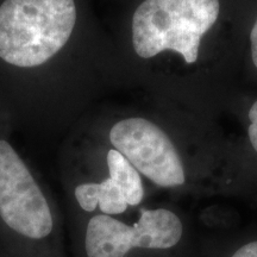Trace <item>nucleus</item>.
<instances>
[{"label":"nucleus","instance_id":"nucleus-9","mask_svg":"<svg viewBox=\"0 0 257 257\" xmlns=\"http://www.w3.org/2000/svg\"><path fill=\"white\" fill-rule=\"evenodd\" d=\"M232 257H257V240L242 246L233 253Z\"/></svg>","mask_w":257,"mask_h":257},{"label":"nucleus","instance_id":"nucleus-1","mask_svg":"<svg viewBox=\"0 0 257 257\" xmlns=\"http://www.w3.org/2000/svg\"><path fill=\"white\" fill-rule=\"evenodd\" d=\"M253 0H143L131 21L135 54L167 56L180 78V101L208 107L244 63Z\"/></svg>","mask_w":257,"mask_h":257},{"label":"nucleus","instance_id":"nucleus-2","mask_svg":"<svg viewBox=\"0 0 257 257\" xmlns=\"http://www.w3.org/2000/svg\"><path fill=\"white\" fill-rule=\"evenodd\" d=\"M76 22L74 0H5L0 6V59L31 68L64 47Z\"/></svg>","mask_w":257,"mask_h":257},{"label":"nucleus","instance_id":"nucleus-6","mask_svg":"<svg viewBox=\"0 0 257 257\" xmlns=\"http://www.w3.org/2000/svg\"><path fill=\"white\" fill-rule=\"evenodd\" d=\"M106 161L108 178L100 184L78 186L75 198L82 210L93 212L99 206L106 216H113L124 213L128 206L140 205L144 188L140 173L118 150H108Z\"/></svg>","mask_w":257,"mask_h":257},{"label":"nucleus","instance_id":"nucleus-3","mask_svg":"<svg viewBox=\"0 0 257 257\" xmlns=\"http://www.w3.org/2000/svg\"><path fill=\"white\" fill-rule=\"evenodd\" d=\"M108 138L113 149L159 187L174 188L186 184L181 150L168 131L155 121L143 117L125 118L111 127Z\"/></svg>","mask_w":257,"mask_h":257},{"label":"nucleus","instance_id":"nucleus-4","mask_svg":"<svg viewBox=\"0 0 257 257\" xmlns=\"http://www.w3.org/2000/svg\"><path fill=\"white\" fill-rule=\"evenodd\" d=\"M181 236V220L166 208L142 210L134 225L99 214L87 225L85 248L88 257H125L134 248L169 249Z\"/></svg>","mask_w":257,"mask_h":257},{"label":"nucleus","instance_id":"nucleus-5","mask_svg":"<svg viewBox=\"0 0 257 257\" xmlns=\"http://www.w3.org/2000/svg\"><path fill=\"white\" fill-rule=\"evenodd\" d=\"M0 217L16 232L34 239L54 227L47 199L15 149L0 140Z\"/></svg>","mask_w":257,"mask_h":257},{"label":"nucleus","instance_id":"nucleus-7","mask_svg":"<svg viewBox=\"0 0 257 257\" xmlns=\"http://www.w3.org/2000/svg\"><path fill=\"white\" fill-rule=\"evenodd\" d=\"M244 64H245L246 69L249 68L257 75V10L253 15L251 23H250L248 36H246Z\"/></svg>","mask_w":257,"mask_h":257},{"label":"nucleus","instance_id":"nucleus-8","mask_svg":"<svg viewBox=\"0 0 257 257\" xmlns=\"http://www.w3.org/2000/svg\"><path fill=\"white\" fill-rule=\"evenodd\" d=\"M245 133L248 143L257 155V98L253 99L246 108Z\"/></svg>","mask_w":257,"mask_h":257}]
</instances>
